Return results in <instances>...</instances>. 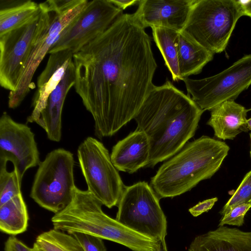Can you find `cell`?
Instances as JSON below:
<instances>
[{
	"instance_id": "6da1fadb",
	"label": "cell",
	"mask_w": 251,
	"mask_h": 251,
	"mask_svg": "<svg viewBox=\"0 0 251 251\" xmlns=\"http://www.w3.org/2000/svg\"><path fill=\"white\" fill-rule=\"evenodd\" d=\"M75 92L94 121L95 136L110 137L138 113L157 68L150 36L132 14H122L74 53Z\"/></svg>"
},
{
	"instance_id": "7a4b0ae2",
	"label": "cell",
	"mask_w": 251,
	"mask_h": 251,
	"mask_svg": "<svg viewBox=\"0 0 251 251\" xmlns=\"http://www.w3.org/2000/svg\"><path fill=\"white\" fill-rule=\"evenodd\" d=\"M203 112L168 79L154 85L134 118L136 128L144 131L150 142L146 167L153 168L181 150L194 136Z\"/></svg>"
},
{
	"instance_id": "3957f363",
	"label": "cell",
	"mask_w": 251,
	"mask_h": 251,
	"mask_svg": "<svg viewBox=\"0 0 251 251\" xmlns=\"http://www.w3.org/2000/svg\"><path fill=\"white\" fill-rule=\"evenodd\" d=\"M229 149L225 142L204 135L187 142L161 165L150 185L160 199L183 194L210 178L220 168Z\"/></svg>"
},
{
	"instance_id": "277c9868",
	"label": "cell",
	"mask_w": 251,
	"mask_h": 251,
	"mask_svg": "<svg viewBox=\"0 0 251 251\" xmlns=\"http://www.w3.org/2000/svg\"><path fill=\"white\" fill-rule=\"evenodd\" d=\"M102 203L88 190L76 188L71 203L51 218L53 228L83 233L121 244L133 251H143L148 238L106 215Z\"/></svg>"
},
{
	"instance_id": "5b68a950",
	"label": "cell",
	"mask_w": 251,
	"mask_h": 251,
	"mask_svg": "<svg viewBox=\"0 0 251 251\" xmlns=\"http://www.w3.org/2000/svg\"><path fill=\"white\" fill-rule=\"evenodd\" d=\"M242 16L240 0H195L182 31L212 53H220Z\"/></svg>"
},
{
	"instance_id": "8992f818",
	"label": "cell",
	"mask_w": 251,
	"mask_h": 251,
	"mask_svg": "<svg viewBox=\"0 0 251 251\" xmlns=\"http://www.w3.org/2000/svg\"><path fill=\"white\" fill-rule=\"evenodd\" d=\"M87 0H49L44 1L47 14L43 25L37 35L30 56L16 89L10 91L8 104L17 108L30 91L35 72L61 32L83 10Z\"/></svg>"
},
{
	"instance_id": "52a82bcc",
	"label": "cell",
	"mask_w": 251,
	"mask_h": 251,
	"mask_svg": "<svg viewBox=\"0 0 251 251\" xmlns=\"http://www.w3.org/2000/svg\"><path fill=\"white\" fill-rule=\"evenodd\" d=\"M73 154L64 149L54 150L38 165L30 197L41 207L56 214L72 201L75 183Z\"/></svg>"
},
{
	"instance_id": "ba28073f",
	"label": "cell",
	"mask_w": 251,
	"mask_h": 251,
	"mask_svg": "<svg viewBox=\"0 0 251 251\" xmlns=\"http://www.w3.org/2000/svg\"><path fill=\"white\" fill-rule=\"evenodd\" d=\"M159 200L145 181L126 186L117 205L116 219L142 235L158 241L165 239L167 222Z\"/></svg>"
},
{
	"instance_id": "9c48e42d",
	"label": "cell",
	"mask_w": 251,
	"mask_h": 251,
	"mask_svg": "<svg viewBox=\"0 0 251 251\" xmlns=\"http://www.w3.org/2000/svg\"><path fill=\"white\" fill-rule=\"evenodd\" d=\"M77 156L87 190L107 207L117 206L126 186L108 150L99 140L88 137L78 146Z\"/></svg>"
},
{
	"instance_id": "30bf717a",
	"label": "cell",
	"mask_w": 251,
	"mask_h": 251,
	"mask_svg": "<svg viewBox=\"0 0 251 251\" xmlns=\"http://www.w3.org/2000/svg\"><path fill=\"white\" fill-rule=\"evenodd\" d=\"M188 94L203 111L234 100L251 85V54L221 73L204 78L183 79Z\"/></svg>"
},
{
	"instance_id": "8fae6325",
	"label": "cell",
	"mask_w": 251,
	"mask_h": 251,
	"mask_svg": "<svg viewBox=\"0 0 251 251\" xmlns=\"http://www.w3.org/2000/svg\"><path fill=\"white\" fill-rule=\"evenodd\" d=\"M40 13L25 25L0 36V84L15 91L30 56L35 38L45 21L47 10L39 3Z\"/></svg>"
},
{
	"instance_id": "7c38bea8",
	"label": "cell",
	"mask_w": 251,
	"mask_h": 251,
	"mask_svg": "<svg viewBox=\"0 0 251 251\" xmlns=\"http://www.w3.org/2000/svg\"><path fill=\"white\" fill-rule=\"evenodd\" d=\"M123 10L109 0L88 1L77 16L59 34L48 53L71 50L73 54L103 33Z\"/></svg>"
},
{
	"instance_id": "4fadbf2b",
	"label": "cell",
	"mask_w": 251,
	"mask_h": 251,
	"mask_svg": "<svg viewBox=\"0 0 251 251\" xmlns=\"http://www.w3.org/2000/svg\"><path fill=\"white\" fill-rule=\"evenodd\" d=\"M8 161L13 163L22 180L28 169L38 166L41 162L30 127L15 121L3 112L0 118V163Z\"/></svg>"
},
{
	"instance_id": "5bb4252c",
	"label": "cell",
	"mask_w": 251,
	"mask_h": 251,
	"mask_svg": "<svg viewBox=\"0 0 251 251\" xmlns=\"http://www.w3.org/2000/svg\"><path fill=\"white\" fill-rule=\"evenodd\" d=\"M195 0H140L132 14L144 28L164 27L182 31Z\"/></svg>"
},
{
	"instance_id": "9a60e30c",
	"label": "cell",
	"mask_w": 251,
	"mask_h": 251,
	"mask_svg": "<svg viewBox=\"0 0 251 251\" xmlns=\"http://www.w3.org/2000/svg\"><path fill=\"white\" fill-rule=\"evenodd\" d=\"M73 52L69 50L50 54L45 68L38 78V89L33 100V110L27 118V122L34 123L39 119L50 95L63 79L73 60Z\"/></svg>"
},
{
	"instance_id": "2e32d148",
	"label": "cell",
	"mask_w": 251,
	"mask_h": 251,
	"mask_svg": "<svg viewBox=\"0 0 251 251\" xmlns=\"http://www.w3.org/2000/svg\"><path fill=\"white\" fill-rule=\"evenodd\" d=\"M150 155L149 138L144 131L136 128L113 147L110 156L118 171L131 174L147 166Z\"/></svg>"
},
{
	"instance_id": "e0dca14e",
	"label": "cell",
	"mask_w": 251,
	"mask_h": 251,
	"mask_svg": "<svg viewBox=\"0 0 251 251\" xmlns=\"http://www.w3.org/2000/svg\"><path fill=\"white\" fill-rule=\"evenodd\" d=\"M75 80V70L72 60L63 79L50 95L46 107L35 122L45 130L50 141L58 142L61 139L63 107L68 92L74 86Z\"/></svg>"
},
{
	"instance_id": "ac0fdd59",
	"label": "cell",
	"mask_w": 251,
	"mask_h": 251,
	"mask_svg": "<svg viewBox=\"0 0 251 251\" xmlns=\"http://www.w3.org/2000/svg\"><path fill=\"white\" fill-rule=\"evenodd\" d=\"M187 251H251V231L219 226L196 236Z\"/></svg>"
},
{
	"instance_id": "d6986e66",
	"label": "cell",
	"mask_w": 251,
	"mask_h": 251,
	"mask_svg": "<svg viewBox=\"0 0 251 251\" xmlns=\"http://www.w3.org/2000/svg\"><path fill=\"white\" fill-rule=\"evenodd\" d=\"M249 110L234 101H225L211 110L207 125L213 128L218 138L233 139L249 130L246 118Z\"/></svg>"
},
{
	"instance_id": "ffe728a7",
	"label": "cell",
	"mask_w": 251,
	"mask_h": 251,
	"mask_svg": "<svg viewBox=\"0 0 251 251\" xmlns=\"http://www.w3.org/2000/svg\"><path fill=\"white\" fill-rule=\"evenodd\" d=\"M214 54L183 31L179 32L178 63L180 80L200 73Z\"/></svg>"
},
{
	"instance_id": "44dd1931",
	"label": "cell",
	"mask_w": 251,
	"mask_h": 251,
	"mask_svg": "<svg viewBox=\"0 0 251 251\" xmlns=\"http://www.w3.org/2000/svg\"><path fill=\"white\" fill-rule=\"evenodd\" d=\"M39 3L18 0H0V36L25 25L41 12Z\"/></svg>"
},
{
	"instance_id": "7402d4cb",
	"label": "cell",
	"mask_w": 251,
	"mask_h": 251,
	"mask_svg": "<svg viewBox=\"0 0 251 251\" xmlns=\"http://www.w3.org/2000/svg\"><path fill=\"white\" fill-rule=\"evenodd\" d=\"M27 207L22 194L0 206V229L15 236L25 231L28 224Z\"/></svg>"
},
{
	"instance_id": "603a6c76",
	"label": "cell",
	"mask_w": 251,
	"mask_h": 251,
	"mask_svg": "<svg viewBox=\"0 0 251 251\" xmlns=\"http://www.w3.org/2000/svg\"><path fill=\"white\" fill-rule=\"evenodd\" d=\"M153 38L160 51L174 81L180 80L178 63L179 31L164 27H153Z\"/></svg>"
},
{
	"instance_id": "cb8c5ba5",
	"label": "cell",
	"mask_w": 251,
	"mask_h": 251,
	"mask_svg": "<svg viewBox=\"0 0 251 251\" xmlns=\"http://www.w3.org/2000/svg\"><path fill=\"white\" fill-rule=\"evenodd\" d=\"M35 243L43 251H84L74 235L54 228L39 234Z\"/></svg>"
},
{
	"instance_id": "d4e9b609",
	"label": "cell",
	"mask_w": 251,
	"mask_h": 251,
	"mask_svg": "<svg viewBox=\"0 0 251 251\" xmlns=\"http://www.w3.org/2000/svg\"><path fill=\"white\" fill-rule=\"evenodd\" d=\"M6 164L0 163V206L22 193V179L18 170L14 168L8 172Z\"/></svg>"
},
{
	"instance_id": "484cf974",
	"label": "cell",
	"mask_w": 251,
	"mask_h": 251,
	"mask_svg": "<svg viewBox=\"0 0 251 251\" xmlns=\"http://www.w3.org/2000/svg\"><path fill=\"white\" fill-rule=\"evenodd\" d=\"M245 203L251 204V170L245 176L238 187L220 213L224 215L235 207Z\"/></svg>"
},
{
	"instance_id": "4316f807",
	"label": "cell",
	"mask_w": 251,
	"mask_h": 251,
	"mask_svg": "<svg viewBox=\"0 0 251 251\" xmlns=\"http://www.w3.org/2000/svg\"><path fill=\"white\" fill-rule=\"evenodd\" d=\"M251 208V204L245 203L239 205L226 214L222 218L219 226L225 225L241 226L244 222V217L246 213Z\"/></svg>"
},
{
	"instance_id": "83f0119b",
	"label": "cell",
	"mask_w": 251,
	"mask_h": 251,
	"mask_svg": "<svg viewBox=\"0 0 251 251\" xmlns=\"http://www.w3.org/2000/svg\"><path fill=\"white\" fill-rule=\"evenodd\" d=\"M71 234L78 241L84 251H106L103 239L100 238L80 232Z\"/></svg>"
},
{
	"instance_id": "f1b7e54d",
	"label": "cell",
	"mask_w": 251,
	"mask_h": 251,
	"mask_svg": "<svg viewBox=\"0 0 251 251\" xmlns=\"http://www.w3.org/2000/svg\"><path fill=\"white\" fill-rule=\"evenodd\" d=\"M218 201L217 197L209 199L199 202L189 209V212L194 217H198L211 209Z\"/></svg>"
},
{
	"instance_id": "f546056e",
	"label": "cell",
	"mask_w": 251,
	"mask_h": 251,
	"mask_svg": "<svg viewBox=\"0 0 251 251\" xmlns=\"http://www.w3.org/2000/svg\"><path fill=\"white\" fill-rule=\"evenodd\" d=\"M4 251H33L15 236H10L4 244Z\"/></svg>"
},
{
	"instance_id": "4dcf8cb0",
	"label": "cell",
	"mask_w": 251,
	"mask_h": 251,
	"mask_svg": "<svg viewBox=\"0 0 251 251\" xmlns=\"http://www.w3.org/2000/svg\"><path fill=\"white\" fill-rule=\"evenodd\" d=\"M114 5L121 10H124L127 7L138 4L140 0H109Z\"/></svg>"
},
{
	"instance_id": "1f68e13d",
	"label": "cell",
	"mask_w": 251,
	"mask_h": 251,
	"mask_svg": "<svg viewBox=\"0 0 251 251\" xmlns=\"http://www.w3.org/2000/svg\"><path fill=\"white\" fill-rule=\"evenodd\" d=\"M244 16H247L251 18V0H240Z\"/></svg>"
},
{
	"instance_id": "d6a6232c",
	"label": "cell",
	"mask_w": 251,
	"mask_h": 251,
	"mask_svg": "<svg viewBox=\"0 0 251 251\" xmlns=\"http://www.w3.org/2000/svg\"><path fill=\"white\" fill-rule=\"evenodd\" d=\"M157 251H168L165 239L158 241Z\"/></svg>"
},
{
	"instance_id": "836d02e7",
	"label": "cell",
	"mask_w": 251,
	"mask_h": 251,
	"mask_svg": "<svg viewBox=\"0 0 251 251\" xmlns=\"http://www.w3.org/2000/svg\"><path fill=\"white\" fill-rule=\"evenodd\" d=\"M32 248L33 251H43V250L39 248L35 243H34L33 247Z\"/></svg>"
},
{
	"instance_id": "e575fe53",
	"label": "cell",
	"mask_w": 251,
	"mask_h": 251,
	"mask_svg": "<svg viewBox=\"0 0 251 251\" xmlns=\"http://www.w3.org/2000/svg\"><path fill=\"white\" fill-rule=\"evenodd\" d=\"M247 125L249 130H251V118L247 120Z\"/></svg>"
},
{
	"instance_id": "d590c367",
	"label": "cell",
	"mask_w": 251,
	"mask_h": 251,
	"mask_svg": "<svg viewBox=\"0 0 251 251\" xmlns=\"http://www.w3.org/2000/svg\"><path fill=\"white\" fill-rule=\"evenodd\" d=\"M250 139H251V150H250V155L251 157V133L250 134Z\"/></svg>"
},
{
	"instance_id": "8d00e7d4",
	"label": "cell",
	"mask_w": 251,
	"mask_h": 251,
	"mask_svg": "<svg viewBox=\"0 0 251 251\" xmlns=\"http://www.w3.org/2000/svg\"><path fill=\"white\" fill-rule=\"evenodd\" d=\"M250 110H251V109H250Z\"/></svg>"
}]
</instances>
